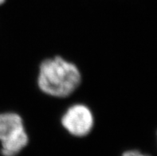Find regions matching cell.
I'll list each match as a JSON object with an SVG mask.
<instances>
[{"label":"cell","instance_id":"obj_1","mask_svg":"<svg viewBox=\"0 0 157 156\" xmlns=\"http://www.w3.org/2000/svg\"><path fill=\"white\" fill-rule=\"evenodd\" d=\"M79 67L62 56L47 57L40 63L37 86L43 94L54 98H66L78 90L82 84Z\"/></svg>","mask_w":157,"mask_h":156},{"label":"cell","instance_id":"obj_2","mask_svg":"<svg viewBox=\"0 0 157 156\" xmlns=\"http://www.w3.org/2000/svg\"><path fill=\"white\" fill-rule=\"evenodd\" d=\"M30 135L22 116L15 112L0 113V154L17 156L29 145Z\"/></svg>","mask_w":157,"mask_h":156},{"label":"cell","instance_id":"obj_3","mask_svg":"<svg viewBox=\"0 0 157 156\" xmlns=\"http://www.w3.org/2000/svg\"><path fill=\"white\" fill-rule=\"evenodd\" d=\"M62 128L70 136L85 139L92 133L95 126V117L92 109L83 103L69 106L61 117Z\"/></svg>","mask_w":157,"mask_h":156},{"label":"cell","instance_id":"obj_4","mask_svg":"<svg viewBox=\"0 0 157 156\" xmlns=\"http://www.w3.org/2000/svg\"><path fill=\"white\" fill-rule=\"evenodd\" d=\"M121 156H151L147 154H144L142 151L136 149H128L124 150Z\"/></svg>","mask_w":157,"mask_h":156},{"label":"cell","instance_id":"obj_5","mask_svg":"<svg viewBox=\"0 0 157 156\" xmlns=\"http://www.w3.org/2000/svg\"><path fill=\"white\" fill-rule=\"evenodd\" d=\"M6 1H7V0H0V6H2V5L6 3Z\"/></svg>","mask_w":157,"mask_h":156}]
</instances>
